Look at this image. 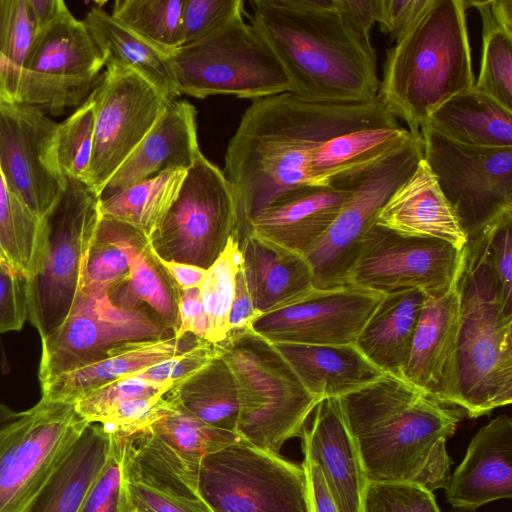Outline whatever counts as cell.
<instances>
[{"label": "cell", "instance_id": "cell-1", "mask_svg": "<svg viewBox=\"0 0 512 512\" xmlns=\"http://www.w3.org/2000/svg\"><path fill=\"white\" fill-rule=\"evenodd\" d=\"M399 126L378 96L368 102L323 103L284 92L254 100L228 143L222 170L236 199L240 240L250 218L277 197L320 185L312 163L325 142L361 129Z\"/></svg>", "mask_w": 512, "mask_h": 512}, {"label": "cell", "instance_id": "cell-2", "mask_svg": "<svg viewBox=\"0 0 512 512\" xmlns=\"http://www.w3.org/2000/svg\"><path fill=\"white\" fill-rule=\"evenodd\" d=\"M339 402L368 482L447 488L446 442L465 414L461 408L387 374Z\"/></svg>", "mask_w": 512, "mask_h": 512}, {"label": "cell", "instance_id": "cell-3", "mask_svg": "<svg viewBox=\"0 0 512 512\" xmlns=\"http://www.w3.org/2000/svg\"><path fill=\"white\" fill-rule=\"evenodd\" d=\"M251 5V24L278 58L293 94L323 103L377 98L373 45L358 38L337 9H312L301 0H253Z\"/></svg>", "mask_w": 512, "mask_h": 512}, {"label": "cell", "instance_id": "cell-4", "mask_svg": "<svg viewBox=\"0 0 512 512\" xmlns=\"http://www.w3.org/2000/svg\"><path fill=\"white\" fill-rule=\"evenodd\" d=\"M466 11V0H431L387 50L378 97L413 134L475 84Z\"/></svg>", "mask_w": 512, "mask_h": 512}, {"label": "cell", "instance_id": "cell-5", "mask_svg": "<svg viewBox=\"0 0 512 512\" xmlns=\"http://www.w3.org/2000/svg\"><path fill=\"white\" fill-rule=\"evenodd\" d=\"M457 288L460 327L449 403L476 418L512 402V314L487 266L467 246Z\"/></svg>", "mask_w": 512, "mask_h": 512}, {"label": "cell", "instance_id": "cell-6", "mask_svg": "<svg viewBox=\"0 0 512 512\" xmlns=\"http://www.w3.org/2000/svg\"><path fill=\"white\" fill-rule=\"evenodd\" d=\"M216 346L237 390V435L255 447L279 453L287 440L300 437L319 401L273 344L253 329L230 331Z\"/></svg>", "mask_w": 512, "mask_h": 512}, {"label": "cell", "instance_id": "cell-7", "mask_svg": "<svg viewBox=\"0 0 512 512\" xmlns=\"http://www.w3.org/2000/svg\"><path fill=\"white\" fill-rule=\"evenodd\" d=\"M169 57L180 95H234L254 101L291 92L281 63L258 30L245 22L243 12Z\"/></svg>", "mask_w": 512, "mask_h": 512}, {"label": "cell", "instance_id": "cell-8", "mask_svg": "<svg viewBox=\"0 0 512 512\" xmlns=\"http://www.w3.org/2000/svg\"><path fill=\"white\" fill-rule=\"evenodd\" d=\"M100 218L98 195L85 183L66 178L59 201L45 218L44 251L28 281V319L41 339L62 324L81 290Z\"/></svg>", "mask_w": 512, "mask_h": 512}, {"label": "cell", "instance_id": "cell-9", "mask_svg": "<svg viewBox=\"0 0 512 512\" xmlns=\"http://www.w3.org/2000/svg\"><path fill=\"white\" fill-rule=\"evenodd\" d=\"M423 159L421 134L411 136L393 149L351 167L352 194L334 221L304 256L317 290L347 286L370 226L394 191L409 178Z\"/></svg>", "mask_w": 512, "mask_h": 512}, {"label": "cell", "instance_id": "cell-10", "mask_svg": "<svg viewBox=\"0 0 512 512\" xmlns=\"http://www.w3.org/2000/svg\"><path fill=\"white\" fill-rule=\"evenodd\" d=\"M240 241L233 189L223 171L201 153L187 170L180 192L148 239L161 259L208 269L229 239Z\"/></svg>", "mask_w": 512, "mask_h": 512}, {"label": "cell", "instance_id": "cell-11", "mask_svg": "<svg viewBox=\"0 0 512 512\" xmlns=\"http://www.w3.org/2000/svg\"><path fill=\"white\" fill-rule=\"evenodd\" d=\"M198 491L214 512H310L302 465L245 441L203 458Z\"/></svg>", "mask_w": 512, "mask_h": 512}, {"label": "cell", "instance_id": "cell-12", "mask_svg": "<svg viewBox=\"0 0 512 512\" xmlns=\"http://www.w3.org/2000/svg\"><path fill=\"white\" fill-rule=\"evenodd\" d=\"M423 159L453 208L467 239L512 214V147H475L424 125Z\"/></svg>", "mask_w": 512, "mask_h": 512}, {"label": "cell", "instance_id": "cell-13", "mask_svg": "<svg viewBox=\"0 0 512 512\" xmlns=\"http://www.w3.org/2000/svg\"><path fill=\"white\" fill-rule=\"evenodd\" d=\"M173 336L146 306H117L108 290L80 291L62 324L41 339L38 377L43 383L101 360L125 344Z\"/></svg>", "mask_w": 512, "mask_h": 512}, {"label": "cell", "instance_id": "cell-14", "mask_svg": "<svg viewBox=\"0 0 512 512\" xmlns=\"http://www.w3.org/2000/svg\"><path fill=\"white\" fill-rule=\"evenodd\" d=\"M464 253L465 248L439 239L402 235L373 223L346 283L381 295L419 289L439 298L456 285Z\"/></svg>", "mask_w": 512, "mask_h": 512}, {"label": "cell", "instance_id": "cell-15", "mask_svg": "<svg viewBox=\"0 0 512 512\" xmlns=\"http://www.w3.org/2000/svg\"><path fill=\"white\" fill-rule=\"evenodd\" d=\"M89 423L75 404L41 398L0 454V512H26Z\"/></svg>", "mask_w": 512, "mask_h": 512}, {"label": "cell", "instance_id": "cell-16", "mask_svg": "<svg viewBox=\"0 0 512 512\" xmlns=\"http://www.w3.org/2000/svg\"><path fill=\"white\" fill-rule=\"evenodd\" d=\"M90 95L95 126L86 185L99 197L171 100L124 68H107Z\"/></svg>", "mask_w": 512, "mask_h": 512}, {"label": "cell", "instance_id": "cell-17", "mask_svg": "<svg viewBox=\"0 0 512 512\" xmlns=\"http://www.w3.org/2000/svg\"><path fill=\"white\" fill-rule=\"evenodd\" d=\"M58 123L38 107L0 102V169L10 190L45 219L66 185L56 155Z\"/></svg>", "mask_w": 512, "mask_h": 512}, {"label": "cell", "instance_id": "cell-18", "mask_svg": "<svg viewBox=\"0 0 512 512\" xmlns=\"http://www.w3.org/2000/svg\"><path fill=\"white\" fill-rule=\"evenodd\" d=\"M383 295L350 285L317 290L306 299L264 314L252 329L270 343H354Z\"/></svg>", "mask_w": 512, "mask_h": 512}, {"label": "cell", "instance_id": "cell-19", "mask_svg": "<svg viewBox=\"0 0 512 512\" xmlns=\"http://www.w3.org/2000/svg\"><path fill=\"white\" fill-rule=\"evenodd\" d=\"M352 188L348 168L324 185L289 190L250 218L247 235L305 256L350 198Z\"/></svg>", "mask_w": 512, "mask_h": 512}, {"label": "cell", "instance_id": "cell-20", "mask_svg": "<svg viewBox=\"0 0 512 512\" xmlns=\"http://www.w3.org/2000/svg\"><path fill=\"white\" fill-rule=\"evenodd\" d=\"M304 459L321 470L339 512H362L368 484L355 442L343 417L339 398L320 400L300 435Z\"/></svg>", "mask_w": 512, "mask_h": 512}, {"label": "cell", "instance_id": "cell-21", "mask_svg": "<svg viewBox=\"0 0 512 512\" xmlns=\"http://www.w3.org/2000/svg\"><path fill=\"white\" fill-rule=\"evenodd\" d=\"M122 439V486L132 507L142 512H214L199 494L198 477L138 434Z\"/></svg>", "mask_w": 512, "mask_h": 512}, {"label": "cell", "instance_id": "cell-22", "mask_svg": "<svg viewBox=\"0 0 512 512\" xmlns=\"http://www.w3.org/2000/svg\"><path fill=\"white\" fill-rule=\"evenodd\" d=\"M512 497V419L507 414L483 426L451 475L446 499L454 512H475Z\"/></svg>", "mask_w": 512, "mask_h": 512}, {"label": "cell", "instance_id": "cell-23", "mask_svg": "<svg viewBox=\"0 0 512 512\" xmlns=\"http://www.w3.org/2000/svg\"><path fill=\"white\" fill-rule=\"evenodd\" d=\"M196 114L189 101L171 100L150 131L107 182L99 199L166 170H188L202 153Z\"/></svg>", "mask_w": 512, "mask_h": 512}, {"label": "cell", "instance_id": "cell-24", "mask_svg": "<svg viewBox=\"0 0 512 512\" xmlns=\"http://www.w3.org/2000/svg\"><path fill=\"white\" fill-rule=\"evenodd\" d=\"M459 327L457 283L442 297H426L404 372V380L448 404L453 387Z\"/></svg>", "mask_w": 512, "mask_h": 512}, {"label": "cell", "instance_id": "cell-25", "mask_svg": "<svg viewBox=\"0 0 512 512\" xmlns=\"http://www.w3.org/2000/svg\"><path fill=\"white\" fill-rule=\"evenodd\" d=\"M375 223L402 235L439 239L458 250L468 241L424 159L381 207Z\"/></svg>", "mask_w": 512, "mask_h": 512}, {"label": "cell", "instance_id": "cell-26", "mask_svg": "<svg viewBox=\"0 0 512 512\" xmlns=\"http://www.w3.org/2000/svg\"><path fill=\"white\" fill-rule=\"evenodd\" d=\"M202 341L187 334L180 339L173 336L125 344L101 360L41 383V398L75 404L108 383L177 356Z\"/></svg>", "mask_w": 512, "mask_h": 512}, {"label": "cell", "instance_id": "cell-27", "mask_svg": "<svg viewBox=\"0 0 512 512\" xmlns=\"http://www.w3.org/2000/svg\"><path fill=\"white\" fill-rule=\"evenodd\" d=\"M305 389L318 401L340 398L385 374L355 346L271 343Z\"/></svg>", "mask_w": 512, "mask_h": 512}, {"label": "cell", "instance_id": "cell-28", "mask_svg": "<svg viewBox=\"0 0 512 512\" xmlns=\"http://www.w3.org/2000/svg\"><path fill=\"white\" fill-rule=\"evenodd\" d=\"M242 267L255 309L262 315L294 305L317 289L304 256L252 235L240 241Z\"/></svg>", "mask_w": 512, "mask_h": 512}, {"label": "cell", "instance_id": "cell-29", "mask_svg": "<svg viewBox=\"0 0 512 512\" xmlns=\"http://www.w3.org/2000/svg\"><path fill=\"white\" fill-rule=\"evenodd\" d=\"M426 295L408 289L383 295L354 344L384 374L404 379Z\"/></svg>", "mask_w": 512, "mask_h": 512}, {"label": "cell", "instance_id": "cell-30", "mask_svg": "<svg viewBox=\"0 0 512 512\" xmlns=\"http://www.w3.org/2000/svg\"><path fill=\"white\" fill-rule=\"evenodd\" d=\"M113 433L89 423L26 512H78L108 459Z\"/></svg>", "mask_w": 512, "mask_h": 512}, {"label": "cell", "instance_id": "cell-31", "mask_svg": "<svg viewBox=\"0 0 512 512\" xmlns=\"http://www.w3.org/2000/svg\"><path fill=\"white\" fill-rule=\"evenodd\" d=\"M107 68H124L138 74L169 100L181 95L170 57L118 23L100 7H92L83 19Z\"/></svg>", "mask_w": 512, "mask_h": 512}, {"label": "cell", "instance_id": "cell-32", "mask_svg": "<svg viewBox=\"0 0 512 512\" xmlns=\"http://www.w3.org/2000/svg\"><path fill=\"white\" fill-rule=\"evenodd\" d=\"M24 67L36 72L97 81L102 54L83 20L70 11L35 35Z\"/></svg>", "mask_w": 512, "mask_h": 512}, {"label": "cell", "instance_id": "cell-33", "mask_svg": "<svg viewBox=\"0 0 512 512\" xmlns=\"http://www.w3.org/2000/svg\"><path fill=\"white\" fill-rule=\"evenodd\" d=\"M425 125L464 145L512 147V111L474 86L442 104Z\"/></svg>", "mask_w": 512, "mask_h": 512}, {"label": "cell", "instance_id": "cell-34", "mask_svg": "<svg viewBox=\"0 0 512 512\" xmlns=\"http://www.w3.org/2000/svg\"><path fill=\"white\" fill-rule=\"evenodd\" d=\"M164 396L199 420L236 433L237 390L219 351L202 368L174 384Z\"/></svg>", "mask_w": 512, "mask_h": 512}, {"label": "cell", "instance_id": "cell-35", "mask_svg": "<svg viewBox=\"0 0 512 512\" xmlns=\"http://www.w3.org/2000/svg\"><path fill=\"white\" fill-rule=\"evenodd\" d=\"M186 174L185 169L166 170L99 199L100 213L135 228L149 239L175 202Z\"/></svg>", "mask_w": 512, "mask_h": 512}, {"label": "cell", "instance_id": "cell-36", "mask_svg": "<svg viewBox=\"0 0 512 512\" xmlns=\"http://www.w3.org/2000/svg\"><path fill=\"white\" fill-rule=\"evenodd\" d=\"M167 401L166 412L143 431L191 473L199 475L205 456L243 441L236 433L211 426Z\"/></svg>", "mask_w": 512, "mask_h": 512}, {"label": "cell", "instance_id": "cell-37", "mask_svg": "<svg viewBox=\"0 0 512 512\" xmlns=\"http://www.w3.org/2000/svg\"><path fill=\"white\" fill-rule=\"evenodd\" d=\"M147 242L135 228L101 215L86 257L80 291L109 290L125 280L132 259Z\"/></svg>", "mask_w": 512, "mask_h": 512}, {"label": "cell", "instance_id": "cell-38", "mask_svg": "<svg viewBox=\"0 0 512 512\" xmlns=\"http://www.w3.org/2000/svg\"><path fill=\"white\" fill-rule=\"evenodd\" d=\"M45 239V219L36 217L10 190L0 169V251L28 281L38 270Z\"/></svg>", "mask_w": 512, "mask_h": 512}, {"label": "cell", "instance_id": "cell-39", "mask_svg": "<svg viewBox=\"0 0 512 512\" xmlns=\"http://www.w3.org/2000/svg\"><path fill=\"white\" fill-rule=\"evenodd\" d=\"M177 295L178 289L154 257L148 242L132 259L127 278L108 290L113 304L146 306L173 332L178 319Z\"/></svg>", "mask_w": 512, "mask_h": 512}, {"label": "cell", "instance_id": "cell-40", "mask_svg": "<svg viewBox=\"0 0 512 512\" xmlns=\"http://www.w3.org/2000/svg\"><path fill=\"white\" fill-rule=\"evenodd\" d=\"M411 134L399 126L361 129L337 136L317 149L312 163L314 176L320 185L326 184L334 175L393 149Z\"/></svg>", "mask_w": 512, "mask_h": 512}, {"label": "cell", "instance_id": "cell-41", "mask_svg": "<svg viewBox=\"0 0 512 512\" xmlns=\"http://www.w3.org/2000/svg\"><path fill=\"white\" fill-rule=\"evenodd\" d=\"M184 0H117L111 16L136 36L170 56L180 47Z\"/></svg>", "mask_w": 512, "mask_h": 512}, {"label": "cell", "instance_id": "cell-42", "mask_svg": "<svg viewBox=\"0 0 512 512\" xmlns=\"http://www.w3.org/2000/svg\"><path fill=\"white\" fill-rule=\"evenodd\" d=\"M241 262L240 241L232 236L220 256L207 269L199 287L208 324L206 341L209 343L223 341L229 332V314Z\"/></svg>", "mask_w": 512, "mask_h": 512}, {"label": "cell", "instance_id": "cell-43", "mask_svg": "<svg viewBox=\"0 0 512 512\" xmlns=\"http://www.w3.org/2000/svg\"><path fill=\"white\" fill-rule=\"evenodd\" d=\"M94 102L89 97L62 123L56 133V155L66 178L86 184L94 142Z\"/></svg>", "mask_w": 512, "mask_h": 512}, {"label": "cell", "instance_id": "cell-44", "mask_svg": "<svg viewBox=\"0 0 512 512\" xmlns=\"http://www.w3.org/2000/svg\"><path fill=\"white\" fill-rule=\"evenodd\" d=\"M474 87L512 111V34L482 27V54Z\"/></svg>", "mask_w": 512, "mask_h": 512}, {"label": "cell", "instance_id": "cell-45", "mask_svg": "<svg viewBox=\"0 0 512 512\" xmlns=\"http://www.w3.org/2000/svg\"><path fill=\"white\" fill-rule=\"evenodd\" d=\"M492 274L508 313L512 314V214H506L466 244Z\"/></svg>", "mask_w": 512, "mask_h": 512}, {"label": "cell", "instance_id": "cell-46", "mask_svg": "<svg viewBox=\"0 0 512 512\" xmlns=\"http://www.w3.org/2000/svg\"><path fill=\"white\" fill-rule=\"evenodd\" d=\"M171 387L134 376L123 377L80 399L75 403V409L88 423H99L110 410L123 401L164 395Z\"/></svg>", "mask_w": 512, "mask_h": 512}, {"label": "cell", "instance_id": "cell-47", "mask_svg": "<svg viewBox=\"0 0 512 512\" xmlns=\"http://www.w3.org/2000/svg\"><path fill=\"white\" fill-rule=\"evenodd\" d=\"M362 512H440L433 492L415 484L368 482Z\"/></svg>", "mask_w": 512, "mask_h": 512}, {"label": "cell", "instance_id": "cell-48", "mask_svg": "<svg viewBox=\"0 0 512 512\" xmlns=\"http://www.w3.org/2000/svg\"><path fill=\"white\" fill-rule=\"evenodd\" d=\"M35 35L27 0H0V56L24 67Z\"/></svg>", "mask_w": 512, "mask_h": 512}, {"label": "cell", "instance_id": "cell-49", "mask_svg": "<svg viewBox=\"0 0 512 512\" xmlns=\"http://www.w3.org/2000/svg\"><path fill=\"white\" fill-rule=\"evenodd\" d=\"M112 433V445L106 464L78 512H125V493L122 486L123 439L115 432Z\"/></svg>", "mask_w": 512, "mask_h": 512}, {"label": "cell", "instance_id": "cell-50", "mask_svg": "<svg viewBox=\"0 0 512 512\" xmlns=\"http://www.w3.org/2000/svg\"><path fill=\"white\" fill-rule=\"evenodd\" d=\"M242 0H184L180 47L213 33L244 11Z\"/></svg>", "mask_w": 512, "mask_h": 512}, {"label": "cell", "instance_id": "cell-51", "mask_svg": "<svg viewBox=\"0 0 512 512\" xmlns=\"http://www.w3.org/2000/svg\"><path fill=\"white\" fill-rule=\"evenodd\" d=\"M218 355L216 344L202 341L189 350L131 375L158 384H174L193 374ZM128 377V376H127Z\"/></svg>", "mask_w": 512, "mask_h": 512}, {"label": "cell", "instance_id": "cell-52", "mask_svg": "<svg viewBox=\"0 0 512 512\" xmlns=\"http://www.w3.org/2000/svg\"><path fill=\"white\" fill-rule=\"evenodd\" d=\"M27 318V278L0 265V333L22 329Z\"/></svg>", "mask_w": 512, "mask_h": 512}, {"label": "cell", "instance_id": "cell-53", "mask_svg": "<svg viewBox=\"0 0 512 512\" xmlns=\"http://www.w3.org/2000/svg\"><path fill=\"white\" fill-rule=\"evenodd\" d=\"M431 0H376V23L396 41Z\"/></svg>", "mask_w": 512, "mask_h": 512}, {"label": "cell", "instance_id": "cell-54", "mask_svg": "<svg viewBox=\"0 0 512 512\" xmlns=\"http://www.w3.org/2000/svg\"><path fill=\"white\" fill-rule=\"evenodd\" d=\"M177 309L178 319L174 337L180 339L191 334L206 341L208 324L200 289L178 290Z\"/></svg>", "mask_w": 512, "mask_h": 512}, {"label": "cell", "instance_id": "cell-55", "mask_svg": "<svg viewBox=\"0 0 512 512\" xmlns=\"http://www.w3.org/2000/svg\"><path fill=\"white\" fill-rule=\"evenodd\" d=\"M337 11L358 38L371 43V29L376 24V0H338Z\"/></svg>", "mask_w": 512, "mask_h": 512}, {"label": "cell", "instance_id": "cell-56", "mask_svg": "<svg viewBox=\"0 0 512 512\" xmlns=\"http://www.w3.org/2000/svg\"><path fill=\"white\" fill-rule=\"evenodd\" d=\"M261 316L262 314L254 307L241 262L236 274L234 296L229 314V332L252 329L255 321Z\"/></svg>", "mask_w": 512, "mask_h": 512}, {"label": "cell", "instance_id": "cell-57", "mask_svg": "<svg viewBox=\"0 0 512 512\" xmlns=\"http://www.w3.org/2000/svg\"><path fill=\"white\" fill-rule=\"evenodd\" d=\"M302 467L306 474L310 512H339L320 468L307 459H304Z\"/></svg>", "mask_w": 512, "mask_h": 512}, {"label": "cell", "instance_id": "cell-58", "mask_svg": "<svg viewBox=\"0 0 512 512\" xmlns=\"http://www.w3.org/2000/svg\"><path fill=\"white\" fill-rule=\"evenodd\" d=\"M466 6L479 12L482 27L498 28L512 34V0H466Z\"/></svg>", "mask_w": 512, "mask_h": 512}, {"label": "cell", "instance_id": "cell-59", "mask_svg": "<svg viewBox=\"0 0 512 512\" xmlns=\"http://www.w3.org/2000/svg\"><path fill=\"white\" fill-rule=\"evenodd\" d=\"M153 255L178 290L200 287L207 269L192 264L164 260L154 253Z\"/></svg>", "mask_w": 512, "mask_h": 512}, {"label": "cell", "instance_id": "cell-60", "mask_svg": "<svg viewBox=\"0 0 512 512\" xmlns=\"http://www.w3.org/2000/svg\"><path fill=\"white\" fill-rule=\"evenodd\" d=\"M27 2L36 34L70 11L62 0H27Z\"/></svg>", "mask_w": 512, "mask_h": 512}, {"label": "cell", "instance_id": "cell-61", "mask_svg": "<svg viewBox=\"0 0 512 512\" xmlns=\"http://www.w3.org/2000/svg\"><path fill=\"white\" fill-rule=\"evenodd\" d=\"M25 411L16 412L0 404V454L13 440L24 420Z\"/></svg>", "mask_w": 512, "mask_h": 512}, {"label": "cell", "instance_id": "cell-62", "mask_svg": "<svg viewBox=\"0 0 512 512\" xmlns=\"http://www.w3.org/2000/svg\"><path fill=\"white\" fill-rule=\"evenodd\" d=\"M5 63L6 59L0 56V102H13L7 88Z\"/></svg>", "mask_w": 512, "mask_h": 512}, {"label": "cell", "instance_id": "cell-63", "mask_svg": "<svg viewBox=\"0 0 512 512\" xmlns=\"http://www.w3.org/2000/svg\"><path fill=\"white\" fill-rule=\"evenodd\" d=\"M125 512H142L134 507H132L128 502H127V499L125 497Z\"/></svg>", "mask_w": 512, "mask_h": 512}]
</instances>
